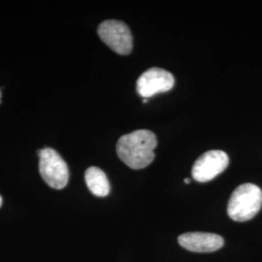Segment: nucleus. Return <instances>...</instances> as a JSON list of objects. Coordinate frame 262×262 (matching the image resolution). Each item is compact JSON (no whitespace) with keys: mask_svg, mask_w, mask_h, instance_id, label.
Returning <instances> with one entry per match:
<instances>
[{"mask_svg":"<svg viewBox=\"0 0 262 262\" xmlns=\"http://www.w3.org/2000/svg\"><path fill=\"white\" fill-rule=\"evenodd\" d=\"M157 136L148 129H139L122 135L117 143L118 157L132 169H143L155 159Z\"/></svg>","mask_w":262,"mask_h":262,"instance_id":"obj_1","label":"nucleus"},{"mask_svg":"<svg viewBox=\"0 0 262 262\" xmlns=\"http://www.w3.org/2000/svg\"><path fill=\"white\" fill-rule=\"evenodd\" d=\"M262 206V190L253 184H243L232 192L227 213L235 222H247L256 215Z\"/></svg>","mask_w":262,"mask_h":262,"instance_id":"obj_2","label":"nucleus"},{"mask_svg":"<svg viewBox=\"0 0 262 262\" xmlns=\"http://www.w3.org/2000/svg\"><path fill=\"white\" fill-rule=\"evenodd\" d=\"M39 171L48 186L62 189L69 180V170L66 161L51 148L38 150Z\"/></svg>","mask_w":262,"mask_h":262,"instance_id":"obj_3","label":"nucleus"},{"mask_svg":"<svg viewBox=\"0 0 262 262\" xmlns=\"http://www.w3.org/2000/svg\"><path fill=\"white\" fill-rule=\"evenodd\" d=\"M97 33L104 43L119 55L130 54L133 47V39L130 29L121 20L108 19L101 23Z\"/></svg>","mask_w":262,"mask_h":262,"instance_id":"obj_4","label":"nucleus"},{"mask_svg":"<svg viewBox=\"0 0 262 262\" xmlns=\"http://www.w3.org/2000/svg\"><path fill=\"white\" fill-rule=\"evenodd\" d=\"M228 163V156L224 150H208L194 162L192 177L199 183H206L223 173Z\"/></svg>","mask_w":262,"mask_h":262,"instance_id":"obj_5","label":"nucleus"},{"mask_svg":"<svg viewBox=\"0 0 262 262\" xmlns=\"http://www.w3.org/2000/svg\"><path fill=\"white\" fill-rule=\"evenodd\" d=\"M174 77L167 70L152 67L139 77L136 90L140 96L148 99L155 94L168 92L174 86Z\"/></svg>","mask_w":262,"mask_h":262,"instance_id":"obj_6","label":"nucleus"},{"mask_svg":"<svg viewBox=\"0 0 262 262\" xmlns=\"http://www.w3.org/2000/svg\"><path fill=\"white\" fill-rule=\"evenodd\" d=\"M178 242L187 251L195 253H212L224 246L220 235L206 232H188L179 236Z\"/></svg>","mask_w":262,"mask_h":262,"instance_id":"obj_7","label":"nucleus"},{"mask_svg":"<svg viewBox=\"0 0 262 262\" xmlns=\"http://www.w3.org/2000/svg\"><path fill=\"white\" fill-rule=\"evenodd\" d=\"M84 179L89 189L95 196L105 197L109 194L110 183L101 169L95 166L86 169Z\"/></svg>","mask_w":262,"mask_h":262,"instance_id":"obj_8","label":"nucleus"},{"mask_svg":"<svg viewBox=\"0 0 262 262\" xmlns=\"http://www.w3.org/2000/svg\"><path fill=\"white\" fill-rule=\"evenodd\" d=\"M190 180L189 179H185V184H189Z\"/></svg>","mask_w":262,"mask_h":262,"instance_id":"obj_9","label":"nucleus"},{"mask_svg":"<svg viewBox=\"0 0 262 262\" xmlns=\"http://www.w3.org/2000/svg\"><path fill=\"white\" fill-rule=\"evenodd\" d=\"M2 206V198L0 196V207Z\"/></svg>","mask_w":262,"mask_h":262,"instance_id":"obj_10","label":"nucleus"},{"mask_svg":"<svg viewBox=\"0 0 262 262\" xmlns=\"http://www.w3.org/2000/svg\"><path fill=\"white\" fill-rule=\"evenodd\" d=\"M0 102H1V91H0Z\"/></svg>","mask_w":262,"mask_h":262,"instance_id":"obj_11","label":"nucleus"}]
</instances>
